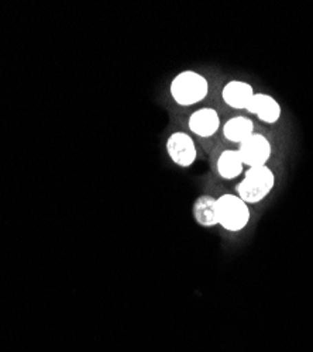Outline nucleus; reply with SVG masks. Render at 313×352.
Listing matches in <instances>:
<instances>
[{
	"instance_id": "nucleus-11",
	"label": "nucleus",
	"mask_w": 313,
	"mask_h": 352,
	"mask_svg": "<svg viewBox=\"0 0 313 352\" xmlns=\"http://www.w3.org/2000/svg\"><path fill=\"white\" fill-rule=\"evenodd\" d=\"M243 162L236 150H224L216 162V169L222 179L233 181L243 173Z\"/></svg>"
},
{
	"instance_id": "nucleus-10",
	"label": "nucleus",
	"mask_w": 313,
	"mask_h": 352,
	"mask_svg": "<svg viewBox=\"0 0 313 352\" xmlns=\"http://www.w3.org/2000/svg\"><path fill=\"white\" fill-rule=\"evenodd\" d=\"M192 214L199 226L206 228L217 226L216 199L211 195L199 196L192 206Z\"/></svg>"
},
{
	"instance_id": "nucleus-1",
	"label": "nucleus",
	"mask_w": 313,
	"mask_h": 352,
	"mask_svg": "<svg viewBox=\"0 0 313 352\" xmlns=\"http://www.w3.org/2000/svg\"><path fill=\"white\" fill-rule=\"evenodd\" d=\"M209 94L208 79L196 71L186 69L175 75L169 83V95L181 107L202 103Z\"/></svg>"
},
{
	"instance_id": "nucleus-7",
	"label": "nucleus",
	"mask_w": 313,
	"mask_h": 352,
	"mask_svg": "<svg viewBox=\"0 0 313 352\" xmlns=\"http://www.w3.org/2000/svg\"><path fill=\"white\" fill-rule=\"evenodd\" d=\"M246 110L267 124H275L282 114L281 104L267 94H255Z\"/></svg>"
},
{
	"instance_id": "nucleus-4",
	"label": "nucleus",
	"mask_w": 313,
	"mask_h": 352,
	"mask_svg": "<svg viewBox=\"0 0 313 352\" xmlns=\"http://www.w3.org/2000/svg\"><path fill=\"white\" fill-rule=\"evenodd\" d=\"M237 153L243 165H247V168L266 166L272 154V145L264 134L254 133L239 144Z\"/></svg>"
},
{
	"instance_id": "nucleus-9",
	"label": "nucleus",
	"mask_w": 313,
	"mask_h": 352,
	"mask_svg": "<svg viewBox=\"0 0 313 352\" xmlns=\"http://www.w3.org/2000/svg\"><path fill=\"white\" fill-rule=\"evenodd\" d=\"M222 133L226 140L240 144L254 134V123L246 116H236L223 124Z\"/></svg>"
},
{
	"instance_id": "nucleus-3",
	"label": "nucleus",
	"mask_w": 313,
	"mask_h": 352,
	"mask_svg": "<svg viewBox=\"0 0 313 352\" xmlns=\"http://www.w3.org/2000/svg\"><path fill=\"white\" fill-rule=\"evenodd\" d=\"M250 208L239 196L226 193L216 199L217 226L230 232L244 230L250 223Z\"/></svg>"
},
{
	"instance_id": "nucleus-2",
	"label": "nucleus",
	"mask_w": 313,
	"mask_h": 352,
	"mask_svg": "<svg viewBox=\"0 0 313 352\" xmlns=\"http://www.w3.org/2000/svg\"><path fill=\"white\" fill-rule=\"evenodd\" d=\"M275 186V175L270 166L248 168L244 179L237 185V196L247 204L263 201Z\"/></svg>"
},
{
	"instance_id": "nucleus-8",
	"label": "nucleus",
	"mask_w": 313,
	"mask_h": 352,
	"mask_svg": "<svg viewBox=\"0 0 313 352\" xmlns=\"http://www.w3.org/2000/svg\"><path fill=\"white\" fill-rule=\"evenodd\" d=\"M255 95L252 86L246 80H230L227 82L222 91L223 102L236 110H246L247 104Z\"/></svg>"
},
{
	"instance_id": "nucleus-6",
	"label": "nucleus",
	"mask_w": 313,
	"mask_h": 352,
	"mask_svg": "<svg viewBox=\"0 0 313 352\" xmlns=\"http://www.w3.org/2000/svg\"><path fill=\"white\" fill-rule=\"evenodd\" d=\"M188 129L201 138L213 137L220 129L219 113L212 107H201L195 110L188 119Z\"/></svg>"
},
{
	"instance_id": "nucleus-5",
	"label": "nucleus",
	"mask_w": 313,
	"mask_h": 352,
	"mask_svg": "<svg viewBox=\"0 0 313 352\" xmlns=\"http://www.w3.org/2000/svg\"><path fill=\"white\" fill-rule=\"evenodd\" d=\"M165 150L171 161L181 168L192 166L197 157L196 144L185 131H175L171 134L165 142Z\"/></svg>"
}]
</instances>
